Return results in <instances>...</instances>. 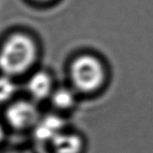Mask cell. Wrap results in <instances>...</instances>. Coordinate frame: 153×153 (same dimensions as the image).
I'll list each match as a JSON object with an SVG mask.
<instances>
[{"label": "cell", "instance_id": "6da1fadb", "mask_svg": "<svg viewBox=\"0 0 153 153\" xmlns=\"http://www.w3.org/2000/svg\"><path fill=\"white\" fill-rule=\"evenodd\" d=\"M36 56L37 48L32 39L25 34H15L0 50V69L9 76L22 74L31 67Z\"/></svg>", "mask_w": 153, "mask_h": 153}, {"label": "cell", "instance_id": "8992f818", "mask_svg": "<svg viewBox=\"0 0 153 153\" xmlns=\"http://www.w3.org/2000/svg\"><path fill=\"white\" fill-rule=\"evenodd\" d=\"M51 143L55 153H79L82 147L79 136L62 131L57 134Z\"/></svg>", "mask_w": 153, "mask_h": 153}, {"label": "cell", "instance_id": "52a82bcc", "mask_svg": "<svg viewBox=\"0 0 153 153\" xmlns=\"http://www.w3.org/2000/svg\"><path fill=\"white\" fill-rule=\"evenodd\" d=\"M52 104L58 108L67 109L71 108L76 101V96L73 91L67 88H60L52 91L50 96Z\"/></svg>", "mask_w": 153, "mask_h": 153}, {"label": "cell", "instance_id": "277c9868", "mask_svg": "<svg viewBox=\"0 0 153 153\" xmlns=\"http://www.w3.org/2000/svg\"><path fill=\"white\" fill-rule=\"evenodd\" d=\"M27 89L34 100H43L52 94V79L46 73L38 71L33 74L28 81Z\"/></svg>", "mask_w": 153, "mask_h": 153}, {"label": "cell", "instance_id": "ba28073f", "mask_svg": "<svg viewBox=\"0 0 153 153\" xmlns=\"http://www.w3.org/2000/svg\"><path fill=\"white\" fill-rule=\"evenodd\" d=\"M16 91V85L10 76L5 74L0 76V102L11 98Z\"/></svg>", "mask_w": 153, "mask_h": 153}, {"label": "cell", "instance_id": "3957f363", "mask_svg": "<svg viewBox=\"0 0 153 153\" xmlns=\"http://www.w3.org/2000/svg\"><path fill=\"white\" fill-rule=\"evenodd\" d=\"M6 118L8 123L17 129L34 126L40 120L35 104L25 100L13 103L6 111Z\"/></svg>", "mask_w": 153, "mask_h": 153}, {"label": "cell", "instance_id": "9c48e42d", "mask_svg": "<svg viewBox=\"0 0 153 153\" xmlns=\"http://www.w3.org/2000/svg\"><path fill=\"white\" fill-rule=\"evenodd\" d=\"M3 137H4V129H3L2 126L0 124V142L1 141Z\"/></svg>", "mask_w": 153, "mask_h": 153}, {"label": "cell", "instance_id": "30bf717a", "mask_svg": "<svg viewBox=\"0 0 153 153\" xmlns=\"http://www.w3.org/2000/svg\"><path fill=\"white\" fill-rule=\"evenodd\" d=\"M36 1H49V0H36Z\"/></svg>", "mask_w": 153, "mask_h": 153}, {"label": "cell", "instance_id": "5b68a950", "mask_svg": "<svg viewBox=\"0 0 153 153\" xmlns=\"http://www.w3.org/2000/svg\"><path fill=\"white\" fill-rule=\"evenodd\" d=\"M64 122L56 116H47L39 120L35 126V137L39 141H52L58 134L62 131Z\"/></svg>", "mask_w": 153, "mask_h": 153}, {"label": "cell", "instance_id": "7a4b0ae2", "mask_svg": "<svg viewBox=\"0 0 153 153\" xmlns=\"http://www.w3.org/2000/svg\"><path fill=\"white\" fill-rule=\"evenodd\" d=\"M71 77L75 86L83 92H91L102 84L105 71L95 57L84 55L75 59L71 65Z\"/></svg>", "mask_w": 153, "mask_h": 153}]
</instances>
